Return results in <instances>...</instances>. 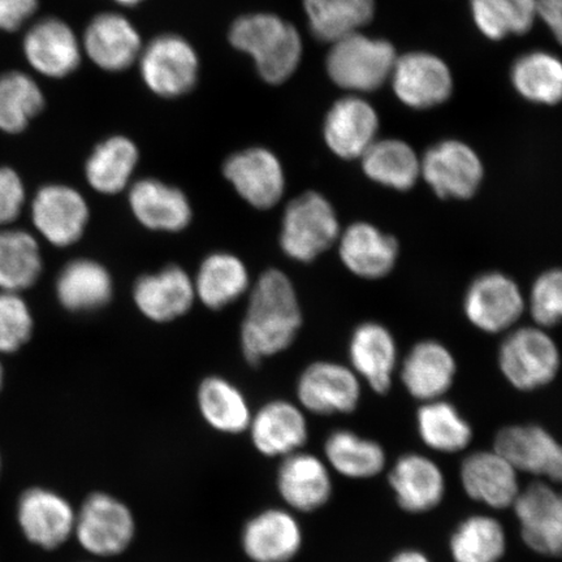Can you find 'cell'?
Here are the masks:
<instances>
[{"label":"cell","instance_id":"cell-36","mask_svg":"<svg viewBox=\"0 0 562 562\" xmlns=\"http://www.w3.org/2000/svg\"><path fill=\"white\" fill-rule=\"evenodd\" d=\"M512 88L526 102L553 108L562 103V59L547 50L518 56L509 70Z\"/></svg>","mask_w":562,"mask_h":562},{"label":"cell","instance_id":"cell-16","mask_svg":"<svg viewBox=\"0 0 562 562\" xmlns=\"http://www.w3.org/2000/svg\"><path fill=\"white\" fill-rule=\"evenodd\" d=\"M16 521L27 542L55 551L74 539L76 509L59 492L31 487L19 497Z\"/></svg>","mask_w":562,"mask_h":562},{"label":"cell","instance_id":"cell-32","mask_svg":"<svg viewBox=\"0 0 562 562\" xmlns=\"http://www.w3.org/2000/svg\"><path fill=\"white\" fill-rule=\"evenodd\" d=\"M322 457L333 473L351 481L371 480L383 473L386 463L382 445L346 428L328 435Z\"/></svg>","mask_w":562,"mask_h":562},{"label":"cell","instance_id":"cell-35","mask_svg":"<svg viewBox=\"0 0 562 562\" xmlns=\"http://www.w3.org/2000/svg\"><path fill=\"white\" fill-rule=\"evenodd\" d=\"M193 283L196 300L211 311H221L249 291L250 276L240 258L217 251L203 259Z\"/></svg>","mask_w":562,"mask_h":562},{"label":"cell","instance_id":"cell-23","mask_svg":"<svg viewBox=\"0 0 562 562\" xmlns=\"http://www.w3.org/2000/svg\"><path fill=\"white\" fill-rule=\"evenodd\" d=\"M336 244L342 265L358 278L383 279L396 267L400 255L396 237L369 222L350 224L341 231Z\"/></svg>","mask_w":562,"mask_h":562},{"label":"cell","instance_id":"cell-8","mask_svg":"<svg viewBox=\"0 0 562 562\" xmlns=\"http://www.w3.org/2000/svg\"><path fill=\"white\" fill-rule=\"evenodd\" d=\"M420 179L442 200H470L484 180L483 160L463 140L442 139L420 156Z\"/></svg>","mask_w":562,"mask_h":562},{"label":"cell","instance_id":"cell-47","mask_svg":"<svg viewBox=\"0 0 562 562\" xmlns=\"http://www.w3.org/2000/svg\"><path fill=\"white\" fill-rule=\"evenodd\" d=\"M538 18L562 46V0H538Z\"/></svg>","mask_w":562,"mask_h":562},{"label":"cell","instance_id":"cell-5","mask_svg":"<svg viewBox=\"0 0 562 562\" xmlns=\"http://www.w3.org/2000/svg\"><path fill=\"white\" fill-rule=\"evenodd\" d=\"M137 68L140 81L153 95L179 100L199 86L201 58L184 35L161 33L146 42Z\"/></svg>","mask_w":562,"mask_h":562},{"label":"cell","instance_id":"cell-37","mask_svg":"<svg viewBox=\"0 0 562 562\" xmlns=\"http://www.w3.org/2000/svg\"><path fill=\"white\" fill-rule=\"evenodd\" d=\"M112 278L101 263L76 259L61 270L56 283L60 304L70 312H91L111 300Z\"/></svg>","mask_w":562,"mask_h":562},{"label":"cell","instance_id":"cell-28","mask_svg":"<svg viewBox=\"0 0 562 562\" xmlns=\"http://www.w3.org/2000/svg\"><path fill=\"white\" fill-rule=\"evenodd\" d=\"M397 356L395 337L381 323H362L350 337V368L379 395L391 390Z\"/></svg>","mask_w":562,"mask_h":562},{"label":"cell","instance_id":"cell-52","mask_svg":"<svg viewBox=\"0 0 562 562\" xmlns=\"http://www.w3.org/2000/svg\"><path fill=\"white\" fill-rule=\"evenodd\" d=\"M2 468H3L2 456H0V475H2Z\"/></svg>","mask_w":562,"mask_h":562},{"label":"cell","instance_id":"cell-51","mask_svg":"<svg viewBox=\"0 0 562 562\" xmlns=\"http://www.w3.org/2000/svg\"><path fill=\"white\" fill-rule=\"evenodd\" d=\"M557 484H560V486H562V468Z\"/></svg>","mask_w":562,"mask_h":562},{"label":"cell","instance_id":"cell-12","mask_svg":"<svg viewBox=\"0 0 562 562\" xmlns=\"http://www.w3.org/2000/svg\"><path fill=\"white\" fill-rule=\"evenodd\" d=\"M81 45L91 65L103 72L122 74L137 66L145 42L128 16L108 11L91 18L82 32Z\"/></svg>","mask_w":562,"mask_h":562},{"label":"cell","instance_id":"cell-34","mask_svg":"<svg viewBox=\"0 0 562 562\" xmlns=\"http://www.w3.org/2000/svg\"><path fill=\"white\" fill-rule=\"evenodd\" d=\"M139 157L137 144L128 136L114 135L101 140L86 164L89 186L109 195L125 191L132 184Z\"/></svg>","mask_w":562,"mask_h":562},{"label":"cell","instance_id":"cell-45","mask_svg":"<svg viewBox=\"0 0 562 562\" xmlns=\"http://www.w3.org/2000/svg\"><path fill=\"white\" fill-rule=\"evenodd\" d=\"M25 202V188L16 171L0 166V227L18 220Z\"/></svg>","mask_w":562,"mask_h":562},{"label":"cell","instance_id":"cell-39","mask_svg":"<svg viewBox=\"0 0 562 562\" xmlns=\"http://www.w3.org/2000/svg\"><path fill=\"white\" fill-rule=\"evenodd\" d=\"M46 108V97L37 80L23 70L0 74V132L23 133Z\"/></svg>","mask_w":562,"mask_h":562},{"label":"cell","instance_id":"cell-48","mask_svg":"<svg viewBox=\"0 0 562 562\" xmlns=\"http://www.w3.org/2000/svg\"><path fill=\"white\" fill-rule=\"evenodd\" d=\"M389 562H431V560L422 551L404 550L396 553Z\"/></svg>","mask_w":562,"mask_h":562},{"label":"cell","instance_id":"cell-41","mask_svg":"<svg viewBox=\"0 0 562 562\" xmlns=\"http://www.w3.org/2000/svg\"><path fill=\"white\" fill-rule=\"evenodd\" d=\"M508 539L497 518L470 516L457 526L449 540L454 562H498L507 553Z\"/></svg>","mask_w":562,"mask_h":562},{"label":"cell","instance_id":"cell-18","mask_svg":"<svg viewBox=\"0 0 562 562\" xmlns=\"http://www.w3.org/2000/svg\"><path fill=\"white\" fill-rule=\"evenodd\" d=\"M381 116L364 95L344 94L326 112L322 135L328 150L342 160H360L379 138Z\"/></svg>","mask_w":562,"mask_h":562},{"label":"cell","instance_id":"cell-27","mask_svg":"<svg viewBox=\"0 0 562 562\" xmlns=\"http://www.w3.org/2000/svg\"><path fill=\"white\" fill-rule=\"evenodd\" d=\"M133 300L145 318L167 323L191 311L195 297L193 279L180 266H168L137 279Z\"/></svg>","mask_w":562,"mask_h":562},{"label":"cell","instance_id":"cell-21","mask_svg":"<svg viewBox=\"0 0 562 562\" xmlns=\"http://www.w3.org/2000/svg\"><path fill=\"white\" fill-rule=\"evenodd\" d=\"M518 474L517 469L494 448L470 453L460 469L465 494L473 502L495 510L509 509L515 505L522 490Z\"/></svg>","mask_w":562,"mask_h":562},{"label":"cell","instance_id":"cell-22","mask_svg":"<svg viewBox=\"0 0 562 562\" xmlns=\"http://www.w3.org/2000/svg\"><path fill=\"white\" fill-rule=\"evenodd\" d=\"M32 215L35 228L55 246L80 240L89 222V206L76 189L52 184L42 187L34 196Z\"/></svg>","mask_w":562,"mask_h":562},{"label":"cell","instance_id":"cell-2","mask_svg":"<svg viewBox=\"0 0 562 562\" xmlns=\"http://www.w3.org/2000/svg\"><path fill=\"white\" fill-rule=\"evenodd\" d=\"M227 40L234 50L249 56L259 79L270 87L290 81L304 59L299 27L276 12L243 13L232 21Z\"/></svg>","mask_w":562,"mask_h":562},{"label":"cell","instance_id":"cell-49","mask_svg":"<svg viewBox=\"0 0 562 562\" xmlns=\"http://www.w3.org/2000/svg\"><path fill=\"white\" fill-rule=\"evenodd\" d=\"M111 2L122 7V9H133V7L143 4L145 0H111Z\"/></svg>","mask_w":562,"mask_h":562},{"label":"cell","instance_id":"cell-3","mask_svg":"<svg viewBox=\"0 0 562 562\" xmlns=\"http://www.w3.org/2000/svg\"><path fill=\"white\" fill-rule=\"evenodd\" d=\"M397 56L391 41L358 32L329 45L325 69L344 93L367 95L389 83Z\"/></svg>","mask_w":562,"mask_h":562},{"label":"cell","instance_id":"cell-17","mask_svg":"<svg viewBox=\"0 0 562 562\" xmlns=\"http://www.w3.org/2000/svg\"><path fill=\"white\" fill-rule=\"evenodd\" d=\"M527 302L521 288L503 272H484L469 285L463 313L472 325L486 334L508 331L521 319Z\"/></svg>","mask_w":562,"mask_h":562},{"label":"cell","instance_id":"cell-11","mask_svg":"<svg viewBox=\"0 0 562 562\" xmlns=\"http://www.w3.org/2000/svg\"><path fill=\"white\" fill-rule=\"evenodd\" d=\"M24 59L35 74L48 80H63L80 68L81 37L66 20L42 18L27 27L23 44Z\"/></svg>","mask_w":562,"mask_h":562},{"label":"cell","instance_id":"cell-25","mask_svg":"<svg viewBox=\"0 0 562 562\" xmlns=\"http://www.w3.org/2000/svg\"><path fill=\"white\" fill-rule=\"evenodd\" d=\"M494 449L507 459L518 473L553 481L562 457V445L550 431L538 425H516L497 432Z\"/></svg>","mask_w":562,"mask_h":562},{"label":"cell","instance_id":"cell-38","mask_svg":"<svg viewBox=\"0 0 562 562\" xmlns=\"http://www.w3.org/2000/svg\"><path fill=\"white\" fill-rule=\"evenodd\" d=\"M417 430L427 448L442 454L465 451L474 438L469 422L453 404L442 398L422 403L417 412Z\"/></svg>","mask_w":562,"mask_h":562},{"label":"cell","instance_id":"cell-24","mask_svg":"<svg viewBox=\"0 0 562 562\" xmlns=\"http://www.w3.org/2000/svg\"><path fill=\"white\" fill-rule=\"evenodd\" d=\"M389 482L398 507L411 515L437 509L447 494L441 468L430 457L420 453L400 457L391 469Z\"/></svg>","mask_w":562,"mask_h":562},{"label":"cell","instance_id":"cell-30","mask_svg":"<svg viewBox=\"0 0 562 562\" xmlns=\"http://www.w3.org/2000/svg\"><path fill=\"white\" fill-rule=\"evenodd\" d=\"M308 32L322 44L363 32L376 13L375 0H302Z\"/></svg>","mask_w":562,"mask_h":562},{"label":"cell","instance_id":"cell-40","mask_svg":"<svg viewBox=\"0 0 562 562\" xmlns=\"http://www.w3.org/2000/svg\"><path fill=\"white\" fill-rule=\"evenodd\" d=\"M469 7L476 31L488 41L521 37L539 21L538 0H469Z\"/></svg>","mask_w":562,"mask_h":562},{"label":"cell","instance_id":"cell-33","mask_svg":"<svg viewBox=\"0 0 562 562\" xmlns=\"http://www.w3.org/2000/svg\"><path fill=\"white\" fill-rule=\"evenodd\" d=\"M360 164L369 180L393 191H411L420 179V156L404 139L378 138Z\"/></svg>","mask_w":562,"mask_h":562},{"label":"cell","instance_id":"cell-44","mask_svg":"<svg viewBox=\"0 0 562 562\" xmlns=\"http://www.w3.org/2000/svg\"><path fill=\"white\" fill-rule=\"evenodd\" d=\"M527 305L536 326L551 328L562 323V269L548 270L533 281Z\"/></svg>","mask_w":562,"mask_h":562},{"label":"cell","instance_id":"cell-29","mask_svg":"<svg viewBox=\"0 0 562 562\" xmlns=\"http://www.w3.org/2000/svg\"><path fill=\"white\" fill-rule=\"evenodd\" d=\"M456 374L457 362L452 351L435 340L417 342L400 369L405 390L420 403L445 397L452 389Z\"/></svg>","mask_w":562,"mask_h":562},{"label":"cell","instance_id":"cell-42","mask_svg":"<svg viewBox=\"0 0 562 562\" xmlns=\"http://www.w3.org/2000/svg\"><path fill=\"white\" fill-rule=\"evenodd\" d=\"M42 271L40 246L24 231H0V290L18 293L32 286Z\"/></svg>","mask_w":562,"mask_h":562},{"label":"cell","instance_id":"cell-13","mask_svg":"<svg viewBox=\"0 0 562 562\" xmlns=\"http://www.w3.org/2000/svg\"><path fill=\"white\" fill-rule=\"evenodd\" d=\"M223 176L248 205L258 210L276 207L285 193L283 164L265 146H250L224 160Z\"/></svg>","mask_w":562,"mask_h":562},{"label":"cell","instance_id":"cell-15","mask_svg":"<svg viewBox=\"0 0 562 562\" xmlns=\"http://www.w3.org/2000/svg\"><path fill=\"white\" fill-rule=\"evenodd\" d=\"M296 396L302 409L313 416L350 414L360 405L362 383L353 369L341 363L314 362L300 375Z\"/></svg>","mask_w":562,"mask_h":562},{"label":"cell","instance_id":"cell-14","mask_svg":"<svg viewBox=\"0 0 562 562\" xmlns=\"http://www.w3.org/2000/svg\"><path fill=\"white\" fill-rule=\"evenodd\" d=\"M323 457L304 451L279 460L276 487L283 507L296 515H313L331 502L334 476Z\"/></svg>","mask_w":562,"mask_h":562},{"label":"cell","instance_id":"cell-9","mask_svg":"<svg viewBox=\"0 0 562 562\" xmlns=\"http://www.w3.org/2000/svg\"><path fill=\"white\" fill-rule=\"evenodd\" d=\"M389 83L396 100L414 111L439 108L454 91L451 67L430 52L398 54Z\"/></svg>","mask_w":562,"mask_h":562},{"label":"cell","instance_id":"cell-46","mask_svg":"<svg viewBox=\"0 0 562 562\" xmlns=\"http://www.w3.org/2000/svg\"><path fill=\"white\" fill-rule=\"evenodd\" d=\"M38 9L40 0H0V32L16 33Z\"/></svg>","mask_w":562,"mask_h":562},{"label":"cell","instance_id":"cell-26","mask_svg":"<svg viewBox=\"0 0 562 562\" xmlns=\"http://www.w3.org/2000/svg\"><path fill=\"white\" fill-rule=\"evenodd\" d=\"M128 202L132 214L146 229L178 234L192 222L193 210L186 193L158 179L132 182Z\"/></svg>","mask_w":562,"mask_h":562},{"label":"cell","instance_id":"cell-6","mask_svg":"<svg viewBox=\"0 0 562 562\" xmlns=\"http://www.w3.org/2000/svg\"><path fill=\"white\" fill-rule=\"evenodd\" d=\"M339 216L318 192H306L288 203L281 220L280 246L293 261H315L339 240Z\"/></svg>","mask_w":562,"mask_h":562},{"label":"cell","instance_id":"cell-7","mask_svg":"<svg viewBox=\"0 0 562 562\" xmlns=\"http://www.w3.org/2000/svg\"><path fill=\"white\" fill-rule=\"evenodd\" d=\"M498 368L512 386L522 392L552 383L561 368L557 341L539 326L517 328L498 349Z\"/></svg>","mask_w":562,"mask_h":562},{"label":"cell","instance_id":"cell-1","mask_svg":"<svg viewBox=\"0 0 562 562\" xmlns=\"http://www.w3.org/2000/svg\"><path fill=\"white\" fill-rule=\"evenodd\" d=\"M302 326V313L292 280L270 269L251 286L241 326V349L249 363H259L290 348Z\"/></svg>","mask_w":562,"mask_h":562},{"label":"cell","instance_id":"cell-4","mask_svg":"<svg viewBox=\"0 0 562 562\" xmlns=\"http://www.w3.org/2000/svg\"><path fill=\"white\" fill-rule=\"evenodd\" d=\"M135 512L110 492H91L76 509L74 539L91 558L122 557L137 538Z\"/></svg>","mask_w":562,"mask_h":562},{"label":"cell","instance_id":"cell-31","mask_svg":"<svg viewBox=\"0 0 562 562\" xmlns=\"http://www.w3.org/2000/svg\"><path fill=\"white\" fill-rule=\"evenodd\" d=\"M196 406L211 430L231 437L248 432L255 413L244 392L222 376L203 379L196 391Z\"/></svg>","mask_w":562,"mask_h":562},{"label":"cell","instance_id":"cell-20","mask_svg":"<svg viewBox=\"0 0 562 562\" xmlns=\"http://www.w3.org/2000/svg\"><path fill=\"white\" fill-rule=\"evenodd\" d=\"M248 434L256 452L270 460L304 451L311 439L305 411L281 398L271 400L252 413Z\"/></svg>","mask_w":562,"mask_h":562},{"label":"cell","instance_id":"cell-50","mask_svg":"<svg viewBox=\"0 0 562 562\" xmlns=\"http://www.w3.org/2000/svg\"><path fill=\"white\" fill-rule=\"evenodd\" d=\"M2 385H3V369H2V364H0V390H2Z\"/></svg>","mask_w":562,"mask_h":562},{"label":"cell","instance_id":"cell-43","mask_svg":"<svg viewBox=\"0 0 562 562\" xmlns=\"http://www.w3.org/2000/svg\"><path fill=\"white\" fill-rule=\"evenodd\" d=\"M33 318L25 301L13 292H0V353H13L31 339Z\"/></svg>","mask_w":562,"mask_h":562},{"label":"cell","instance_id":"cell-19","mask_svg":"<svg viewBox=\"0 0 562 562\" xmlns=\"http://www.w3.org/2000/svg\"><path fill=\"white\" fill-rule=\"evenodd\" d=\"M513 510L529 550L562 558V490L550 482H532L519 492Z\"/></svg>","mask_w":562,"mask_h":562},{"label":"cell","instance_id":"cell-10","mask_svg":"<svg viewBox=\"0 0 562 562\" xmlns=\"http://www.w3.org/2000/svg\"><path fill=\"white\" fill-rule=\"evenodd\" d=\"M305 544L300 516L280 505L261 509L241 527L240 548L250 562H292Z\"/></svg>","mask_w":562,"mask_h":562}]
</instances>
